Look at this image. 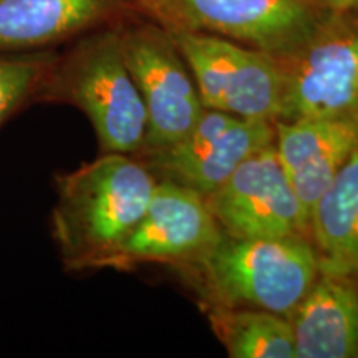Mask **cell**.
Here are the masks:
<instances>
[{"label":"cell","mask_w":358,"mask_h":358,"mask_svg":"<svg viewBox=\"0 0 358 358\" xmlns=\"http://www.w3.org/2000/svg\"><path fill=\"white\" fill-rule=\"evenodd\" d=\"M156 176L140 158L101 153L73 171L57 176L52 232L69 271L106 268L143 213Z\"/></svg>","instance_id":"obj_1"},{"label":"cell","mask_w":358,"mask_h":358,"mask_svg":"<svg viewBox=\"0 0 358 358\" xmlns=\"http://www.w3.org/2000/svg\"><path fill=\"white\" fill-rule=\"evenodd\" d=\"M38 101L69 103L83 111L101 153L136 158L143 153L146 110L124 62L116 25L93 30L65 57H57Z\"/></svg>","instance_id":"obj_2"},{"label":"cell","mask_w":358,"mask_h":358,"mask_svg":"<svg viewBox=\"0 0 358 358\" xmlns=\"http://www.w3.org/2000/svg\"><path fill=\"white\" fill-rule=\"evenodd\" d=\"M189 267L198 272L213 306L257 308L287 319L320 274L317 252L306 234L256 239L222 234Z\"/></svg>","instance_id":"obj_3"},{"label":"cell","mask_w":358,"mask_h":358,"mask_svg":"<svg viewBox=\"0 0 358 358\" xmlns=\"http://www.w3.org/2000/svg\"><path fill=\"white\" fill-rule=\"evenodd\" d=\"M133 10L168 32L216 35L274 57L301 47L330 13L319 0H133Z\"/></svg>","instance_id":"obj_4"},{"label":"cell","mask_w":358,"mask_h":358,"mask_svg":"<svg viewBox=\"0 0 358 358\" xmlns=\"http://www.w3.org/2000/svg\"><path fill=\"white\" fill-rule=\"evenodd\" d=\"M116 27L124 62L146 110V143L138 156L146 158L181 141L206 108L168 30L146 17Z\"/></svg>","instance_id":"obj_5"},{"label":"cell","mask_w":358,"mask_h":358,"mask_svg":"<svg viewBox=\"0 0 358 358\" xmlns=\"http://www.w3.org/2000/svg\"><path fill=\"white\" fill-rule=\"evenodd\" d=\"M277 60L284 80L279 122L358 118V10L330 12L301 47Z\"/></svg>","instance_id":"obj_6"},{"label":"cell","mask_w":358,"mask_h":358,"mask_svg":"<svg viewBox=\"0 0 358 358\" xmlns=\"http://www.w3.org/2000/svg\"><path fill=\"white\" fill-rule=\"evenodd\" d=\"M189 66L204 108L241 118L279 122L284 111V80L277 57L216 37L169 32Z\"/></svg>","instance_id":"obj_7"},{"label":"cell","mask_w":358,"mask_h":358,"mask_svg":"<svg viewBox=\"0 0 358 358\" xmlns=\"http://www.w3.org/2000/svg\"><path fill=\"white\" fill-rule=\"evenodd\" d=\"M221 236L204 196L168 179H158L146 211L116 248L106 267L118 271L143 264L189 267L201 261Z\"/></svg>","instance_id":"obj_8"},{"label":"cell","mask_w":358,"mask_h":358,"mask_svg":"<svg viewBox=\"0 0 358 358\" xmlns=\"http://www.w3.org/2000/svg\"><path fill=\"white\" fill-rule=\"evenodd\" d=\"M222 234L232 237L308 236V221L274 141L248 158L206 196Z\"/></svg>","instance_id":"obj_9"},{"label":"cell","mask_w":358,"mask_h":358,"mask_svg":"<svg viewBox=\"0 0 358 358\" xmlns=\"http://www.w3.org/2000/svg\"><path fill=\"white\" fill-rule=\"evenodd\" d=\"M272 141V122L206 108L181 141L140 159L158 179L189 187L206 198Z\"/></svg>","instance_id":"obj_10"},{"label":"cell","mask_w":358,"mask_h":358,"mask_svg":"<svg viewBox=\"0 0 358 358\" xmlns=\"http://www.w3.org/2000/svg\"><path fill=\"white\" fill-rule=\"evenodd\" d=\"M274 146L307 221L358 148V118H299L274 123Z\"/></svg>","instance_id":"obj_11"},{"label":"cell","mask_w":358,"mask_h":358,"mask_svg":"<svg viewBox=\"0 0 358 358\" xmlns=\"http://www.w3.org/2000/svg\"><path fill=\"white\" fill-rule=\"evenodd\" d=\"M133 0H0V53H30L111 25Z\"/></svg>","instance_id":"obj_12"},{"label":"cell","mask_w":358,"mask_h":358,"mask_svg":"<svg viewBox=\"0 0 358 358\" xmlns=\"http://www.w3.org/2000/svg\"><path fill=\"white\" fill-rule=\"evenodd\" d=\"M289 320L297 358H358V277L320 272Z\"/></svg>","instance_id":"obj_13"},{"label":"cell","mask_w":358,"mask_h":358,"mask_svg":"<svg viewBox=\"0 0 358 358\" xmlns=\"http://www.w3.org/2000/svg\"><path fill=\"white\" fill-rule=\"evenodd\" d=\"M308 239L320 272L358 277V148L313 206Z\"/></svg>","instance_id":"obj_14"},{"label":"cell","mask_w":358,"mask_h":358,"mask_svg":"<svg viewBox=\"0 0 358 358\" xmlns=\"http://www.w3.org/2000/svg\"><path fill=\"white\" fill-rule=\"evenodd\" d=\"M209 320L231 358H297L287 317L257 308L213 306Z\"/></svg>","instance_id":"obj_15"},{"label":"cell","mask_w":358,"mask_h":358,"mask_svg":"<svg viewBox=\"0 0 358 358\" xmlns=\"http://www.w3.org/2000/svg\"><path fill=\"white\" fill-rule=\"evenodd\" d=\"M57 55L52 50L0 53V128L30 103H37Z\"/></svg>","instance_id":"obj_16"},{"label":"cell","mask_w":358,"mask_h":358,"mask_svg":"<svg viewBox=\"0 0 358 358\" xmlns=\"http://www.w3.org/2000/svg\"><path fill=\"white\" fill-rule=\"evenodd\" d=\"M330 12H350L358 10V0H319Z\"/></svg>","instance_id":"obj_17"}]
</instances>
